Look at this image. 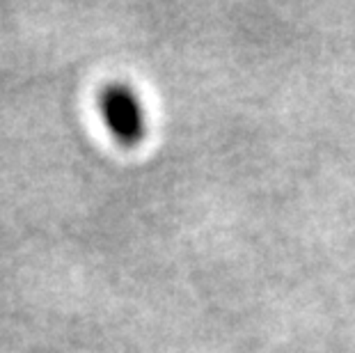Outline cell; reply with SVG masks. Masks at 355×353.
I'll use <instances>...</instances> for the list:
<instances>
[{"label":"cell","instance_id":"obj_1","mask_svg":"<svg viewBox=\"0 0 355 353\" xmlns=\"http://www.w3.org/2000/svg\"><path fill=\"white\" fill-rule=\"evenodd\" d=\"M99 108L117 142H122L126 147H135L145 140L147 136L145 108H142L140 99L135 96L131 87L108 85L101 92Z\"/></svg>","mask_w":355,"mask_h":353}]
</instances>
